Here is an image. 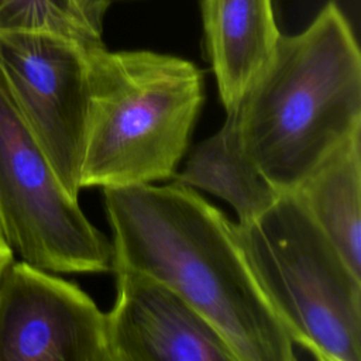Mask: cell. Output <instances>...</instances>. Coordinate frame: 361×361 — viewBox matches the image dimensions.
Listing matches in <instances>:
<instances>
[{
  "instance_id": "cell-7",
  "label": "cell",
  "mask_w": 361,
  "mask_h": 361,
  "mask_svg": "<svg viewBox=\"0 0 361 361\" xmlns=\"http://www.w3.org/2000/svg\"><path fill=\"white\" fill-rule=\"evenodd\" d=\"M0 361H110L106 313L78 285L13 259L0 278Z\"/></svg>"
},
{
  "instance_id": "cell-1",
  "label": "cell",
  "mask_w": 361,
  "mask_h": 361,
  "mask_svg": "<svg viewBox=\"0 0 361 361\" xmlns=\"http://www.w3.org/2000/svg\"><path fill=\"white\" fill-rule=\"evenodd\" d=\"M116 268L161 282L223 336L237 361H292L293 343L264 296L235 223L195 188H104Z\"/></svg>"
},
{
  "instance_id": "cell-2",
  "label": "cell",
  "mask_w": 361,
  "mask_h": 361,
  "mask_svg": "<svg viewBox=\"0 0 361 361\" xmlns=\"http://www.w3.org/2000/svg\"><path fill=\"white\" fill-rule=\"evenodd\" d=\"M234 110L244 154L278 193L361 130V55L334 1L302 32L281 34Z\"/></svg>"
},
{
  "instance_id": "cell-4",
  "label": "cell",
  "mask_w": 361,
  "mask_h": 361,
  "mask_svg": "<svg viewBox=\"0 0 361 361\" xmlns=\"http://www.w3.org/2000/svg\"><path fill=\"white\" fill-rule=\"evenodd\" d=\"M245 259L293 344L320 361H361V275L293 196L237 223Z\"/></svg>"
},
{
  "instance_id": "cell-14",
  "label": "cell",
  "mask_w": 361,
  "mask_h": 361,
  "mask_svg": "<svg viewBox=\"0 0 361 361\" xmlns=\"http://www.w3.org/2000/svg\"><path fill=\"white\" fill-rule=\"evenodd\" d=\"M89 3H92L93 6H96L97 8H100L102 11L106 13V10L113 4V3H117V1H128V0H87Z\"/></svg>"
},
{
  "instance_id": "cell-10",
  "label": "cell",
  "mask_w": 361,
  "mask_h": 361,
  "mask_svg": "<svg viewBox=\"0 0 361 361\" xmlns=\"http://www.w3.org/2000/svg\"><path fill=\"white\" fill-rule=\"evenodd\" d=\"M290 193L361 275V130L330 152Z\"/></svg>"
},
{
  "instance_id": "cell-13",
  "label": "cell",
  "mask_w": 361,
  "mask_h": 361,
  "mask_svg": "<svg viewBox=\"0 0 361 361\" xmlns=\"http://www.w3.org/2000/svg\"><path fill=\"white\" fill-rule=\"evenodd\" d=\"M14 259V252L4 240L3 234L0 233V278L4 272V269L8 267V264Z\"/></svg>"
},
{
  "instance_id": "cell-6",
  "label": "cell",
  "mask_w": 361,
  "mask_h": 361,
  "mask_svg": "<svg viewBox=\"0 0 361 361\" xmlns=\"http://www.w3.org/2000/svg\"><path fill=\"white\" fill-rule=\"evenodd\" d=\"M0 73L25 126L78 199L89 111V49L47 31H1Z\"/></svg>"
},
{
  "instance_id": "cell-12",
  "label": "cell",
  "mask_w": 361,
  "mask_h": 361,
  "mask_svg": "<svg viewBox=\"0 0 361 361\" xmlns=\"http://www.w3.org/2000/svg\"><path fill=\"white\" fill-rule=\"evenodd\" d=\"M103 16L87 0H0V32L47 31L92 51L104 47Z\"/></svg>"
},
{
  "instance_id": "cell-3",
  "label": "cell",
  "mask_w": 361,
  "mask_h": 361,
  "mask_svg": "<svg viewBox=\"0 0 361 361\" xmlns=\"http://www.w3.org/2000/svg\"><path fill=\"white\" fill-rule=\"evenodd\" d=\"M80 188L175 178L204 100L202 71L152 51H89Z\"/></svg>"
},
{
  "instance_id": "cell-8",
  "label": "cell",
  "mask_w": 361,
  "mask_h": 361,
  "mask_svg": "<svg viewBox=\"0 0 361 361\" xmlns=\"http://www.w3.org/2000/svg\"><path fill=\"white\" fill-rule=\"evenodd\" d=\"M106 313L110 361H237L223 336L180 296L148 275L116 268Z\"/></svg>"
},
{
  "instance_id": "cell-5",
  "label": "cell",
  "mask_w": 361,
  "mask_h": 361,
  "mask_svg": "<svg viewBox=\"0 0 361 361\" xmlns=\"http://www.w3.org/2000/svg\"><path fill=\"white\" fill-rule=\"evenodd\" d=\"M0 233L54 274L111 271V241L85 216L34 140L0 73Z\"/></svg>"
},
{
  "instance_id": "cell-9",
  "label": "cell",
  "mask_w": 361,
  "mask_h": 361,
  "mask_svg": "<svg viewBox=\"0 0 361 361\" xmlns=\"http://www.w3.org/2000/svg\"><path fill=\"white\" fill-rule=\"evenodd\" d=\"M202 20L207 58L228 111L269 62L279 41L272 0H202Z\"/></svg>"
},
{
  "instance_id": "cell-11",
  "label": "cell",
  "mask_w": 361,
  "mask_h": 361,
  "mask_svg": "<svg viewBox=\"0 0 361 361\" xmlns=\"http://www.w3.org/2000/svg\"><path fill=\"white\" fill-rule=\"evenodd\" d=\"M173 179L226 200L237 213L238 223L254 219L282 195L244 154L234 109L226 111L219 131L193 149L183 171L176 172Z\"/></svg>"
}]
</instances>
